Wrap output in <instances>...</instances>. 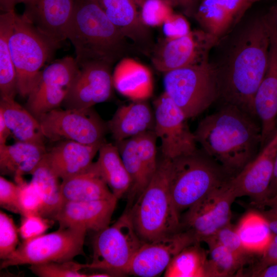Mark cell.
Wrapping results in <instances>:
<instances>
[{
    "mask_svg": "<svg viewBox=\"0 0 277 277\" xmlns=\"http://www.w3.org/2000/svg\"><path fill=\"white\" fill-rule=\"evenodd\" d=\"M270 44L265 14L244 16L218 39L209 63L216 74L223 104L257 118L254 98L267 68Z\"/></svg>",
    "mask_w": 277,
    "mask_h": 277,
    "instance_id": "cell-1",
    "label": "cell"
},
{
    "mask_svg": "<svg viewBox=\"0 0 277 277\" xmlns=\"http://www.w3.org/2000/svg\"><path fill=\"white\" fill-rule=\"evenodd\" d=\"M206 154L232 177L260 153L261 127L255 118L227 104L201 120L193 132Z\"/></svg>",
    "mask_w": 277,
    "mask_h": 277,
    "instance_id": "cell-2",
    "label": "cell"
},
{
    "mask_svg": "<svg viewBox=\"0 0 277 277\" xmlns=\"http://www.w3.org/2000/svg\"><path fill=\"white\" fill-rule=\"evenodd\" d=\"M79 67L92 62L112 65L128 49L127 39L94 0H76L66 32Z\"/></svg>",
    "mask_w": 277,
    "mask_h": 277,
    "instance_id": "cell-3",
    "label": "cell"
},
{
    "mask_svg": "<svg viewBox=\"0 0 277 277\" xmlns=\"http://www.w3.org/2000/svg\"><path fill=\"white\" fill-rule=\"evenodd\" d=\"M170 159L159 162L148 184L128 211L135 229L144 242L166 237L180 231L179 212L169 188Z\"/></svg>",
    "mask_w": 277,
    "mask_h": 277,
    "instance_id": "cell-4",
    "label": "cell"
},
{
    "mask_svg": "<svg viewBox=\"0 0 277 277\" xmlns=\"http://www.w3.org/2000/svg\"><path fill=\"white\" fill-rule=\"evenodd\" d=\"M231 177L202 151L170 159L169 188L177 210L188 209Z\"/></svg>",
    "mask_w": 277,
    "mask_h": 277,
    "instance_id": "cell-5",
    "label": "cell"
},
{
    "mask_svg": "<svg viewBox=\"0 0 277 277\" xmlns=\"http://www.w3.org/2000/svg\"><path fill=\"white\" fill-rule=\"evenodd\" d=\"M9 45L17 93L27 97L38 82L42 68L60 45L39 32L23 14H17Z\"/></svg>",
    "mask_w": 277,
    "mask_h": 277,
    "instance_id": "cell-6",
    "label": "cell"
},
{
    "mask_svg": "<svg viewBox=\"0 0 277 277\" xmlns=\"http://www.w3.org/2000/svg\"><path fill=\"white\" fill-rule=\"evenodd\" d=\"M165 92L187 119L195 117L219 98L216 74L209 63L164 73Z\"/></svg>",
    "mask_w": 277,
    "mask_h": 277,
    "instance_id": "cell-7",
    "label": "cell"
},
{
    "mask_svg": "<svg viewBox=\"0 0 277 277\" xmlns=\"http://www.w3.org/2000/svg\"><path fill=\"white\" fill-rule=\"evenodd\" d=\"M128 211L111 226L96 232L92 241L93 258L87 268L112 276L127 274L137 251L144 243Z\"/></svg>",
    "mask_w": 277,
    "mask_h": 277,
    "instance_id": "cell-8",
    "label": "cell"
},
{
    "mask_svg": "<svg viewBox=\"0 0 277 277\" xmlns=\"http://www.w3.org/2000/svg\"><path fill=\"white\" fill-rule=\"evenodd\" d=\"M86 232L82 228H59L56 231L24 241L9 257L2 261L1 269L73 260L83 253Z\"/></svg>",
    "mask_w": 277,
    "mask_h": 277,
    "instance_id": "cell-9",
    "label": "cell"
},
{
    "mask_svg": "<svg viewBox=\"0 0 277 277\" xmlns=\"http://www.w3.org/2000/svg\"><path fill=\"white\" fill-rule=\"evenodd\" d=\"M38 120L46 138L54 142L73 141L85 144L104 142L108 129L92 108L55 109L42 115Z\"/></svg>",
    "mask_w": 277,
    "mask_h": 277,
    "instance_id": "cell-10",
    "label": "cell"
},
{
    "mask_svg": "<svg viewBox=\"0 0 277 277\" xmlns=\"http://www.w3.org/2000/svg\"><path fill=\"white\" fill-rule=\"evenodd\" d=\"M154 132L161 140L163 156L169 159L197 151L194 133L187 118L169 96L163 92L153 102Z\"/></svg>",
    "mask_w": 277,
    "mask_h": 277,
    "instance_id": "cell-11",
    "label": "cell"
},
{
    "mask_svg": "<svg viewBox=\"0 0 277 277\" xmlns=\"http://www.w3.org/2000/svg\"><path fill=\"white\" fill-rule=\"evenodd\" d=\"M218 39L202 29L191 30L178 38H165L153 50L152 64L157 71L165 73L208 63L211 51Z\"/></svg>",
    "mask_w": 277,
    "mask_h": 277,
    "instance_id": "cell-12",
    "label": "cell"
},
{
    "mask_svg": "<svg viewBox=\"0 0 277 277\" xmlns=\"http://www.w3.org/2000/svg\"><path fill=\"white\" fill-rule=\"evenodd\" d=\"M80 70L75 59L66 56L42 70L27 97L26 108L36 118L62 105Z\"/></svg>",
    "mask_w": 277,
    "mask_h": 277,
    "instance_id": "cell-13",
    "label": "cell"
},
{
    "mask_svg": "<svg viewBox=\"0 0 277 277\" xmlns=\"http://www.w3.org/2000/svg\"><path fill=\"white\" fill-rule=\"evenodd\" d=\"M228 181L187 209L181 227L199 242L230 223L231 206L236 197Z\"/></svg>",
    "mask_w": 277,
    "mask_h": 277,
    "instance_id": "cell-14",
    "label": "cell"
},
{
    "mask_svg": "<svg viewBox=\"0 0 277 277\" xmlns=\"http://www.w3.org/2000/svg\"><path fill=\"white\" fill-rule=\"evenodd\" d=\"M197 242L188 231L144 242L135 253L127 274L141 277L161 274L174 258L184 248Z\"/></svg>",
    "mask_w": 277,
    "mask_h": 277,
    "instance_id": "cell-15",
    "label": "cell"
},
{
    "mask_svg": "<svg viewBox=\"0 0 277 277\" xmlns=\"http://www.w3.org/2000/svg\"><path fill=\"white\" fill-rule=\"evenodd\" d=\"M111 65L92 62L80 67L64 100L65 109H87L108 100L113 87Z\"/></svg>",
    "mask_w": 277,
    "mask_h": 277,
    "instance_id": "cell-16",
    "label": "cell"
},
{
    "mask_svg": "<svg viewBox=\"0 0 277 277\" xmlns=\"http://www.w3.org/2000/svg\"><path fill=\"white\" fill-rule=\"evenodd\" d=\"M277 152V130L259 154L228 183L236 198L250 197L258 207L266 200Z\"/></svg>",
    "mask_w": 277,
    "mask_h": 277,
    "instance_id": "cell-17",
    "label": "cell"
},
{
    "mask_svg": "<svg viewBox=\"0 0 277 277\" xmlns=\"http://www.w3.org/2000/svg\"><path fill=\"white\" fill-rule=\"evenodd\" d=\"M267 68L254 96L253 107L261 127V150L277 130V41L270 32Z\"/></svg>",
    "mask_w": 277,
    "mask_h": 277,
    "instance_id": "cell-18",
    "label": "cell"
},
{
    "mask_svg": "<svg viewBox=\"0 0 277 277\" xmlns=\"http://www.w3.org/2000/svg\"><path fill=\"white\" fill-rule=\"evenodd\" d=\"M76 0H28L24 4L25 17L54 43L67 38L68 26Z\"/></svg>",
    "mask_w": 277,
    "mask_h": 277,
    "instance_id": "cell-19",
    "label": "cell"
},
{
    "mask_svg": "<svg viewBox=\"0 0 277 277\" xmlns=\"http://www.w3.org/2000/svg\"><path fill=\"white\" fill-rule=\"evenodd\" d=\"M117 199L64 202L53 216L60 228H82L98 232L109 226Z\"/></svg>",
    "mask_w": 277,
    "mask_h": 277,
    "instance_id": "cell-20",
    "label": "cell"
},
{
    "mask_svg": "<svg viewBox=\"0 0 277 277\" xmlns=\"http://www.w3.org/2000/svg\"><path fill=\"white\" fill-rule=\"evenodd\" d=\"M104 142L89 145L70 140L60 141L47 151L44 159L54 173L64 180L87 171Z\"/></svg>",
    "mask_w": 277,
    "mask_h": 277,
    "instance_id": "cell-21",
    "label": "cell"
},
{
    "mask_svg": "<svg viewBox=\"0 0 277 277\" xmlns=\"http://www.w3.org/2000/svg\"><path fill=\"white\" fill-rule=\"evenodd\" d=\"M94 1L127 39L141 47L150 44V28L142 21L135 0Z\"/></svg>",
    "mask_w": 277,
    "mask_h": 277,
    "instance_id": "cell-22",
    "label": "cell"
},
{
    "mask_svg": "<svg viewBox=\"0 0 277 277\" xmlns=\"http://www.w3.org/2000/svg\"><path fill=\"white\" fill-rule=\"evenodd\" d=\"M134 100L119 107L107 123L115 142L153 130L154 110L146 101Z\"/></svg>",
    "mask_w": 277,
    "mask_h": 277,
    "instance_id": "cell-23",
    "label": "cell"
},
{
    "mask_svg": "<svg viewBox=\"0 0 277 277\" xmlns=\"http://www.w3.org/2000/svg\"><path fill=\"white\" fill-rule=\"evenodd\" d=\"M113 87L132 101L147 100L153 93L152 75L150 69L135 60L121 58L112 73Z\"/></svg>",
    "mask_w": 277,
    "mask_h": 277,
    "instance_id": "cell-24",
    "label": "cell"
},
{
    "mask_svg": "<svg viewBox=\"0 0 277 277\" xmlns=\"http://www.w3.org/2000/svg\"><path fill=\"white\" fill-rule=\"evenodd\" d=\"M47 152L44 145L16 141L0 145V169L14 177L31 174Z\"/></svg>",
    "mask_w": 277,
    "mask_h": 277,
    "instance_id": "cell-25",
    "label": "cell"
},
{
    "mask_svg": "<svg viewBox=\"0 0 277 277\" xmlns=\"http://www.w3.org/2000/svg\"><path fill=\"white\" fill-rule=\"evenodd\" d=\"M98 156L92 166L103 179L116 198H121L129 192L131 179L115 144L104 142L98 150Z\"/></svg>",
    "mask_w": 277,
    "mask_h": 277,
    "instance_id": "cell-26",
    "label": "cell"
},
{
    "mask_svg": "<svg viewBox=\"0 0 277 277\" xmlns=\"http://www.w3.org/2000/svg\"><path fill=\"white\" fill-rule=\"evenodd\" d=\"M61 192L64 202H86L116 198L92 164L87 171L62 180Z\"/></svg>",
    "mask_w": 277,
    "mask_h": 277,
    "instance_id": "cell-27",
    "label": "cell"
},
{
    "mask_svg": "<svg viewBox=\"0 0 277 277\" xmlns=\"http://www.w3.org/2000/svg\"><path fill=\"white\" fill-rule=\"evenodd\" d=\"M0 112L16 141L44 145L46 138L38 119L14 98H1Z\"/></svg>",
    "mask_w": 277,
    "mask_h": 277,
    "instance_id": "cell-28",
    "label": "cell"
},
{
    "mask_svg": "<svg viewBox=\"0 0 277 277\" xmlns=\"http://www.w3.org/2000/svg\"><path fill=\"white\" fill-rule=\"evenodd\" d=\"M16 13L14 11L0 15L1 98H14L17 93L16 73L9 49V38Z\"/></svg>",
    "mask_w": 277,
    "mask_h": 277,
    "instance_id": "cell-29",
    "label": "cell"
},
{
    "mask_svg": "<svg viewBox=\"0 0 277 277\" xmlns=\"http://www.w3.org/2000/svg\"><path fill=\"white\" fill-rule=\"evenodd\" d=\"M235 229L244 248L252 255H261L268 246L273 234L263 214L255 211L245 214Z\"/></svg>",
    "mask_w": 277,
    "mask_h": 277,
    "instance_id": "cell-30",
    "label": "cell"
},
{
    "mask_svg": "<svg viewBox=\"0 0 277 277\" xmlns=\"http://www.w3.org/2000/svg\"><path fill=\"white\" fill-rule=\"evenodd\" d=\"M31 175V181L37 188L42 199L41 215L52 219L64 202L60 179L50 168L44 158Z\"/></svg>",
    "mask_w": 277,
    "mask_h": 277,
    "instance_id": "cell-31",
    "label": "cell"
},
{
    "mask_svg": "<svg viewBox=\"0 0 277 277\" xmlns=\"http://www.w3.org/2000/svg\"><path fill=\"white\" fill-rule=\"evenodd\" d=\"M194 243L182 249L172 260L165 270L166 277L207 276V252Z\"/></svg>",
    "mask_w": 277,
    "mask_h": 277,
    "instance_id": "cell-32",
    "label": "cell"
},
{
    "mask_svg": "<svg viewBox=\"0 0 277 277\" xmlns=\"http://www.w3.org/2000/svg\"><path fill=\"white\" fill-rule=\"evenodd\" d=\"M209 248L207 276L225 277L241 273L249 260L242 258L211 239L204 241Z\"/></svg>",
    "mask_w": 277,
    "mask_h": 277,
    "instance_id": "cell-33",
    "label": "cell"
},
{
    "mask_svg": "<svg viewBox=\"0 0 277 277\" xmlns=\"http://www.w3.org/2000/svg\"><path fill=\"white\" fill-rule=\"evenodd\" d=\"M193 17L202 29L218 38L232 27L221 0H201Z\"/></svg>",
    "mask_w": 277,
    "mask_h": 277,
    "instance_id": "cell-34",
    "label": "cell"
},
{
    "mask_svg": "<svg viewBox=\"0 0 277 277\" xmlns=\"http://www.w3.org/2000/svg\"><path fill=\"white\" fill-rule=\"evenodd\" d=\"M125 167L132 180L131 198L138 196L148 184L142 161L139 156L135 137L115 142Z\"/></svg>",
    "mask_w": 277,
    "mask_h": 277,
    "instance_id": "cell-35",
    "label": "cell"
},
{
    "mask_svg": "<svg viewBox=\"0 0 277 277\" xmlns=\"http://www.w3.org/2000/svg\"><path fill=\"white\" fill-rule=\"evenodd\" d=\"M86 268H87V264L70 260L32 265L29 269L39 277H88V274L81 271Z\"/></svg>",
    "mask_w": 277,
    "mask_h": 277,
    "instance_id": "cell-36",
    "label": "cell"
},
{
    "mask_svg": "<svg viewBox=\"0 0 277 277\" xmlns=\"http://www.w3.org/2000/svg\"><path fill=\"white\" fill-rule=\"evenodd\" d=\"M14 180L19 188V202L22 216L32 214L41 215L43 201L36 186L31 181H25L23 176H15Z\"/></svg>",
    "mask_w": 277,
    "mask_h": 277,
    "instance_id": "cell-37",
    "label": "cell"
},
{
    "mask_svg": "<svg viewBox=\"0 0 277 277\" xmlns=\"http://www.w3.org/2000/svg\"><path fill=\"white\" fill-rule=\"evenodd\" d=\"M135 137L138 153L150 182L157 166L156 145L157 137L153 130L147 131Z\"/></svg>",
    "mask_w": 277,
    "mask_h": 277,
    "instance_id": "cell-38",
    "label": "cell"
},
{
    "mask_svg": "<svg viewBox=\"0 0 277 277\" xmlns=\"http://www.w3.org/2000/svg\"><path fill=\"white\" fill-rule=\"evenodd\" d=\"M173 13L167 0H145L140 11L142 21L149 28L162 26Z\"/></svg>",
    "mask_w": 277,
    "mask_h": 277,
    "instance_id": "cell-39",
    "label": "cell"
},
{
    "mask_svg": "<svg viewBox=\"0 0 277 277\" xmlns=\"http://www.w3.org/2000/svg\"><path fill=\"white\" fill-rule=\"evenodd\" d=\"M17 230L12 219L0 211V258L2 261L9 257L17 248Z\"/></svg>",
    "mask_w": 277,
    "mask_h": 277,
    "instance_id": "cell-40",
    "label": "cell"
},
{
    "mask_svg": "<svg viewBox=\"0 0 277 277\" xmlns=\"http://www.w3.org/2000/svg\"><path fill=\"white\" fill-rule=\"evenodd\" d=\"M207 239L215 241L242 258L248 260L251 258L252 254L244 248L235 227L231 223L222 227L214 235Z\"/></svg>",
    "mask_w": 277,
    "mask_h": 277,
    "instance_id": "cell-41",
    "label": "cell"
},
{
    "mask_svg": "<svg viewBox=\"0 0 277 277\" xmlns=\"http://www.w3.org/2000/svg\"><path fill=\"white\" fill-rule=\"evenodd\" d=\"M22 217L18 232L24 241L44 234L51 225L48 218L40 215L32 214Z\"/></svg>",
    "mask_w": 277,
    "mask_h": 277,
    "instance_id": "cell-42",
    "label": "cell"
},
{
    "mask_svg": "<svg viewBox=\"0 0 277 277\" xmlns=\"http://www.w3.org/2000/svg\"><path fill=\"white\" fill-rule=\"evenodd\" d=\"M0 205L3 208L22 215L19 202V188L3 176L0 177Z\"/></svg>",
    "mask_w": 277,
    "mask_h": 277,
    "instance_id": "cell-43",
    "label": "cell"
},
{
    "mask_svg": "<svg viewBox=\"0 0 277 277\" xmlns=\"http://www.w3.org/2000/svg\"><path fill=\"white\" fill-rule=\"evenodd\" d=\"M162 26L165 38L168 39L183 37L192 30L185 15L176 13L171 14Z\"/></svg>",
    "mask_w": 277,
    "mask_h": 277,
    "instance_id": "cell-44",
    "label": "cell"
},
{
    "mask_svg": "<svg viewBox=\"0 0 277 277\" xmlns=\"http://www.w3.org/2000/svg\"><path fill=\"white\" fill-rule=\"evenodd\" d=\"M260 0H221L231 19L232 27L239 22L247 11Z\"/></svg>",
    "mask_w": 277,
    "mask_h": 277,
    "instance_id": "cell-45",
    "label": "cell"
},
{
    "mask_svg": "<svg viewBox=\"0 0 277 277\" xmlns=\"http://www.w3.org/2000/svg\"><path fill=\"white\" fill-rule=\"evenodd\" d=\"M260 255V260L252 268L249 274L251 276L267 266L277 264V234H273L268 246Z\"/></svg>",
    "mask_w": 277,
    "mask_h": 277,
    "instance_id": "cell-46",
    "label": "cell"
},
{
    "mask_svg": "<svg viewBox=\"0 0 277 277\" xmlns=\"http://www.w3.org/2000/svg\"><path fill=\"white\" fill-rule=\"evenodd\" d=\"M171 6L180 8L184 14L194 17L201 0H167Z\"/></svg>",
    "mask_w": 277,
    "mask_h": 277,
    "instance_id": "cell-47",
    "label": "cell"
},
{
    "mask_svg": "<svg viewBox=\"0 0 277 277\" xmlns=\"http://www.w3.org/2000/svg\"><path fill=\"white\" fill-rule=\"evenodd\" d=\"M265 16L270 32L277 41V4L272 6Z\"/></svg>",
    "mask_w": 277,
    "mask_h": 277,
    "instance_id": "cell-48",
    "label": "cell"
},
{
    "mask_svg": "<svg viewBox=\"0 0 277 277\" xmlns=\"http://www.w3.org/2000/svg\"><path fill=\"white\" fill-rule=\"evenodd\" d=\"M275 198H277V152L274 161L273 174L265 201Z\"/></svg>",
    "mask_w": 277,
    "mask_h": 277,
    "instance_id": "cell-49",
    "label": "cell"
},
{
    "mask_svg": "<svg viewBox=\"0 0 277 277\" xmlns=\"http://www.w3.org/2000/svg\"><path fill=\"white\" fill-rule=\"evenodd\" d=\"M11 132L5 121L3 115L0 112V145L6 144V141Z\"/></svg>",
    "mask_w": 277,
    "mask_h": 277,
    "instance_id": "cell-50",
    "label": "cell"
},
{
    "mask_svg": "<svg viewBox=\"0 0 277 277\" xmlns=\"http://www.w3.org/2000/svg\"><path fill=\"white\" fill-rule=\"evenodd\" d=\"M267 220L272 233L277 234V214L268 210L261 212Z\"/></svg>",
    "mask_w": 277,
    "mask_h": 277,
    "instance_id": "cell-51",
    "label": "cell"
},
{
    "mask_svg": "<svg viewBox=\"0 0 277 277\" xmlns=\"http://www.w3.org/2000/svg\"><path fill=\"white\" fill-rule=\"evenodd\" d=\"M253 276L277 277V264L267 266L254 274Z\"/></svg>",
    "mask_w": 277,
    "mask_h": 277,
    "instance_id": "cell-52",
    "label": "cell"
},
{
    "mask_svg": "<svg viewBox=\"0 0 277 277\" xmlns=\"http://www.w3.org/2000/svg\"><path fill=\"white\" fill-rule=\"evenodd\" d=\"M28 0H0L1 10L3 12L14 11L15 6L19 3H25Z\"/></svg>",
    "mask_w": 277,
    "mask_h": 277,
    "instance_id": "cell-53",
    "label": "cell"
},
{
    "mask_svg": "<svg viewBox=\"0 0 277 277\" xmlns=\"http://www.w3.org/2000/svg\"><path fill=\"white\" fill-rule=\"evenodd\" d=\"M268 207V211L277 214V198L267 200L262 203L259 207Z\"/></svg>",
    "mask_w": 277,
    "mask_h": 277,
    "instance_id": "cell-54",
    "label": "cell"
},
{
    "mask_svg": "<svg viewBox=\"0 0 277 277\" xmlns=\"http://www.w3.org/2000/svg\"><path fill=\"white\" fill-rule=\"evenodd\" d=\"M112 276V275L106 272L101 271V272H94L92 273H88V277H108Z\"/></svg>",
    "mask_w": 277,
    "mask_h": 277,
    "instance_id": "cell-55",
    "label": "cell"
},
{
    "mask_svg": "<svg viewBox=\"0 0 277 277\" xmlns=\"http://www.w3.org/2000/svg\"><path fill=\"white\" fill-rule=\"evenodd\" d=\"M138 6L141 7L142 4L143 3L145 0H135Z\"/></svg>",
    "mask_w": 277,
    "mask_h": 277,
    "instance_id": "cell-56",
    "label": "cell"
}]
</instances>
